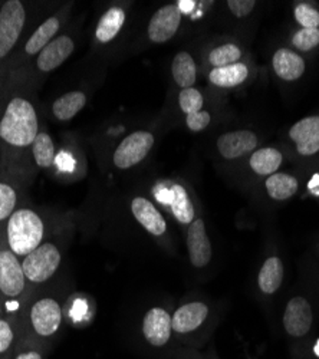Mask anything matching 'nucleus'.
<instances>
[{"label":"nucleus","instance_id":"1","mask_svg":"<svg viewBox=\"0 0 319 359\" xmlns=\"http://www.w3.org/2000/svg\"><path fill=\"white\" fill-rule=\"evenodd\" d=\"M39 134L35 107L22 97L12 98L0 119V140L15 148L32 145Z\"/></svg>","mask_w":319,"mask_h":359},{"label":"nucleus","instance_id":"2","mask_svg":"<svg viewBox=\"0 0 319 359\" xmlns=\"http://www.w3.org/2000/svg\"><path fill=\"white\" fill-rule=\"evenodd\" d=\"M45 226L42 219L29 208H19L8 219L6 236L11 252L26 257L42 245Z\"/></svg>","mask_w":319,"mask_h":359},{"label":"nucleus","instance_id":"3","mask_svg":"<svg viewBox=\"0 0 319 359\" xmlns=\"http://www.w3.org/2000/svg\"><path fill=\"white\" fill-rule=\"evenodd\" d=\"M61 264V253L52 243H42L32 253H29L22 263L23 273L32 283L49 280Z\"/></svg>","mask_w":319,"mask_h":359},{"label":"nucleus","instance_id":"4","mask_svg":"<svg viewBox=\"0 0 319 359\" xmlns=\"http://www.w3.org/2000/svg\"><path fill=\"white\" fill-rule=\"evenodd\" d=\"M25 22V6L19 0H8L0 8V59L6 57L18 43Z\"/></svg>","mask_w":319,"mask_h":359},{"label":"nucleus","instance_id":"5","mask_svg":"<svg viewBox=\"0 0 319 359\" xmlns=\"http://www.w3.org/2000/svg\"><path fill=\"white\" fill-rule=\"evenodd\" d=\"M154 145V135L149 131H135L125 137L114 153V165L127 170L149 156Z\"/></svg>","mask_w":319,"mask_h":359},{"label":"nucleus","instance_id":"6","mask_svg":"<svg viewBox=\"0 0 319 359\" xmlns=\"http://www.w3.org/2000/svg\"><path fill=\"white\" fill-rule=\"evenodd\" d=\"M182 23V8L167 5L160 8L149 23V39L153 43H164L174 38Z\"/></svg>","mask_w":319,"mask_h":359},{"label":"nucleus","instance_id":"7","mask_svg":"<svg viewBox=\"0 0 319 359\" xmlns=\"http://www.w3.org/2000/svg\"><path fill=\"white\" fill-rule=\"evenodd\" d=\"M31 322L35 332L41 337L53 335L61 326L62 309L52 297H45L34 304L31 309Z\"/></svg>","mask_w":319,"mask_h":359},{"label":"nucleus","instance_id":"8","mask_svg":"<svg viewBox=\"0 0 319 359\" xmlns=\"http://www.w3.org/2000/svg\"><path fill=\"white\" fill-rule=\"evenodd\" d=\"M25 282L26 276L18 256L11 250H0V292L16 297L23 292Z\"/></svg>","mask_w":319,"mask_h":359},{"label":"nucleus","instance_id":"9","mask_svg":"<svg viewBox=\"0 0 319 359\" xmlns=\"http://www.w3.org/2000/svg\"><path fill=\"white\" fill-rule=\"evenodd\" d=\"M285 331L294 337H305L312 326V309L305 297L297 296L289 301L283 313Z\"/></svg>","mask_w":319,"mask_h":359},{"label":"nucleus","instance_id":"10","mask_svg":"<svg viewBox=\"0 0 319 359\" xmlns=\"http://www.w3.org/2000/svg\"><path fill=\"white\" fill-rule=\"evenodd\" d=\"M189 257L194 267H205L212 260V243L206 231V224L201 219H196L187 231Z\"/></svg>","mask_w":319,"mask_h":359},{"label":"nucleus","instance_id":"11","mask_svg":"<svg viewBox=\"0 0 319 359\" xmlns=\"http://www.w3.org/2000/svg\"><path fill=\"white\" fill-rule=\"evenodd\" d=\"M289 137L295 142L301 156L316 154L319 151V115L302 118L289 130Z\"/></svg>","mask_w":319,"mask_h":359},{"label":"nucleus","instance_id":"12","mask_svg":"<svg viewBox=\"0 0 319 359\" xmlns=\"http://www.w3.org/2000/svg\"><path fill=\"white\" fill-rule=\"evenodd\" d=\"M257 147V137L247 130L226 133L217 140V149L226 160L243 157Z\"/></svg>","mask_w":319,"mask_h":359},{"label":"nucleus","instance_id":"13","mask_svg":"<svg viewBox=\"0 0 319 359\" xmlns=\"http://www.w3.org/2000/svg\"><path fill=\"white\" fill-rule=\"evenodd\" d=\"M142 334L153 346H164L171 337V316L163 308L150 309L142 320Z\"/></svg>","mask_w":319,"mask_h":359},{"label":"nucleus","instance_id":"14","mask_svg":"<svg viewBox=\"0 0 319 359\" xmlns=\"http://www.w3.org/2000/svg\"><path fill=\"white\" fill-rule=\"evenodd\" d=\"M75 43L69 36H57L38 55L36 67L42 72H50L60 68L74 53Z\"/></svg>","mask_w":319,"mask_h":359},{"label":"nucleus","instance_id":"15","mask_svg":"<svg viewBox=\"0 0 319 359\" xmlns=\"http://www.w3.org/2000/svg\"><path fill=\"white\" fill-rule=\"evenodd\" d=\"M209 308L201 302H191L180 306L171 318V329L177 334H189L196 331L206 320Z\"/></svg>","mask_w":319,"mask_h":359},{"label":"nucleus","instance_id":"16","mask_svg":"<svg viewBox=\"0 0 319 359\" xmlns=\"http://www.w3.org/2000/svg\"><path fill=\"white\" fill-rule=\"evenodd\" d=\"M131 212L135 220L153 236H161L167 230V223L154 204L142 197H135L131 203Z\"/></svg>","mask_w":319,"mask_h":359},{"label":"nucleus","instance_id":"17","mask_svg":"<svg viewBox=\"0 0 319 359\" xmlns=\"http://www.w3.org/2000/svg\"><path fill=\"white\" fill-rule=\"evenodd\" d=\"M272 65L275 74L283 81H298L305 72V61L302 56L289 49H279L275 52Z\"/></svg>","mask_w":319,"mask_h":359},{"label":"nucleus","instance_id":"18","mask_svg":"<svg viewBox=\"0 0 319 359\" xmlns=\"http://www.w3.org/2000/svg\"><path fill=\"white\" fill-rule=\"evenodd\" d=\"M125 23V12L123 8L114 6L109 8L100 19L97 29H95V38L101 43L111 42L115 36L120 34Z\"/></svg>","mask_w":319,"mask_h":359},{"label":"nucleus","instance_id":"19","mask_svg":"<svg viewBox=\"0 0 319 359\" xmlns=\"http://www.w3.org/2000/svg\"><path fill=\"white\" fill-rule=\"evenodd\" d=\"M60 27L61 23L56 16H50L49 19H46L32 34V36L27 39L25 45V52L27 55H39L45 49V46L53 41L55 35L60 31Z\"/></svg>","mask_w":319,"mask_h":359},{"label":"nucleus","instance_id":"20","mask_svg":"<svg viewBox=\"0 0 319 359\" xmlns=\"http://www.w3.org/2000/svg\"><path fill=\"white\" fill-rule=\"evenodd\" d=\"M168 205L179 223L191 224L194 222V205L183 186L174 184L171 187Z\"/></svg>","mask_w":319,"mask_h":359},{"label":"nucleus","instance_id":"21","mask_svg":"<svg viewBox=\"0 0 319 359\" xmlns=\"http://www.w3.org/2000/svg\"><path fill=\"white\" fill-rule=\"evenodd\" d=\"M171 72H172L174 81H176V83L182 89L191 88L196 83L197 69H196L194 59L189 52H179L176 56H174Z\"/></svg>","mask_w":319,"mask_h":359},{"label":"nucleus","instance_id":"22","mask_svg":"<svg viewBox=\"0 0 319 359\" xmlns=\"http://www.w3.org/2000/svg\"><path fill=\"white\" fill-rule=\"evenodd\" d=\"M283 280V263L279 257H269L259 272L257 283L264 293H275Z\"/></svg>","mask_w":319,"mask_h":359},{"label":"nucleus","instance_id":"23","mask_svg":"<svg viewBox=\"0 0 319 359\" xmlns=\"http://www.w3.org/2000/svg\"><path fill=\"white\" fill-rule=\"evenodd\" d=\"M249 75V69L245 64H233L229 67L213 68L209 74V81L220 88H235L246 81Z\"/></svg>","mask_w":319,"mask_h":359},{"label":"nucleus","instance_id":"24","mask_svg":"<svg viewBox=\"0 0 319 359\" xmlns=\"http://www.w3.org/2000/svg\"><path fill=\"white\" fill-rule=\"evenodd\" d=\"M265 186L271 198L282 201L295 196V193L298 191L299 183L298 180L292 175L275 172L268 177Z\"/></svg>","mask_w":319,"mask_h":359},{"label":"nucleus","instance_id":"25","mask_svg":"<svg viewBox=\"0 0 319 359\" xmlns=\"http://www.w3.org/2000/svg\"><path fill=\"white\" fill-rule=\"evenodd\" d=\"M86 104V95L81 91H71L57 98L52 105V112L60 121H69Z\"/></svg>","mask_w":319,"mask_h":359},{"label":"nucleus","instance_id":"26","mask_svg":"<svg viewBox=\"0 0 319 359\" xmlns=\"http://www.w3.org/2000/svg\"><path fill=\"white\" fill-rule=\"evenodd\" d=\"M282 154L275 148H262L250 157V167L259 175H272L282 164Z\"/></svg>","mask_w":319,"mask_h":359},{"label":"nucleus","instance_id":"27","mask_svg":"<svg viewBox=\"0 0 319 359\" xmlns=\"http://www.w3.org/2000/svg\"><path fill=\"white\" fill-rule=\"evenodd\" d=\"M35 163L41 168H48L55 163V144L49 134L39 133L32 144Z\"/></svg>","mask_w":319,"mask_h":359},{"label":"nucleus","instance_id":"28","mask_svg":"<svg viewBox=\"0 0 319 359\" xmlns=\"http://www.w3.org/2000/svg\"><path fill=\"white\" fill-rule=\"evenodd\" d=\"M240 56H242V50L239 46H236L235 43H226L210 52L209 62L215 68H222V67L238 64Z\"/></svg>","mask_w":319,"mask_h":359},{"label":"nucleus","instance_id":"29","mask_svg":"<svg viewBox=\"0 0 319 359\" xmlns=\"http://www.w3.org/2000/svg\"><path fill=\"white\" fill-rule=\"evenodd\" d=\"M18 194L11 184L0 182V223L8 220L16 208Z\"/></svg>","mask_w":319,"mask_h":359},{"label":"nucleus","instance_id":"30","mask_svg":"<svg viewBox=\"0 0 319 359\" xmlns=\"http://www.w3.org/2000/svg\"><path fill=\"white\" fill-rule=\"evenodd\" d=\"M179 104H180L182 111L186 115H190V114L201 111L203 104H205V100H203V95L198 89L191 86V88L182 89V93L179 95Z\"/></svg>","mask_w":319,"mask_h":359},{"label":"nucleus","instance_id":"31","mask_svg":"<svg viewBox=\"0 0 319 359\" xmlns=\"http://www.w3.org/2000/svg\"><path fill=\"white\" fill-rule=\"evenodd\" d=\"M292 43L298 50H302V52L312 50L313 48H316L319 45V29L302 27L301 31H298L294 35Z\"/></svg>","mask_w":319,"mask_h":359},{"label":"nucleus","instance_id":"32","mask_svg":"<svg viewBox=\"0 0 319 359\" xmlns=\"http://www.w3.org/2000/svg\"><path fill=\"white\" fill-rule=\"evenodd\" d=\"M295 19L304 27H316L319 26V12L311 5L301 4L295 8Z\"/></svg>","mask_w":319,"mask_h":359},{"label":"nucleus","instance_id":"33","mask_svg":"<svg viewBox=\"0 0 319 359\" xmlns=\"http://www.w3.org/2000/svg\"><path fill=\"white\" fill-rule=\"evenodd\" d=\"M210 114L208 111H198V112H194V114H190L186 116V124L189 127L190 131L193 133H200L203 130H206L210 124Z\"/></svg>","mask_w":319,"mask_h":359},{"label":"nucleus","instance_id":"34","mask_svg":"<svg viewBox=\"0 0 319 359\" xmlns=\"http://www.w3.org/2000/svg\"><path fill=\"white\" fill-rule=\"evenodd\" d=\"M254 0H229L227 8L236 18H245L254 9Z\"/></svg>","mask_w":319,"mask_h":359},{"label":"nucleus","instance_id":"35","mask_svg":"<svg viewBox=\"0 0 319 359\" xmlns=\"http://www.w3.org/2000/svg\"><path fill=\"white\" fill-rule=\"evenodd\" d=\"M13 329L9 322L0 319V355L6 352L13 342Z\"/></svg>","mask_w":319,"mask_h":359},{"label":"nucleus","instance_id":"36","mask_svg":"<svg viewBox=\"0 0 319 359\" xmlns=\"http://www.w3.org/2000/svg\"><path fill=\"white\" fill-rule=\"evenodd\" d=\"M16 359H42V356H41V353H38L35 351H29V352H23L20 355H18Z\"/></svg>","mask_w":319,"mask_h":359},{"label":"nucleus","instance_id":"37","mask_svg":"<svg viewBox=\"0 0 319 359\" xmlns=\"http://www.w3.org/2000/svg\"><path fill=\"white\" fill-rule=\"evenodd\" d=\"M309 190L313 193V194H316V196H319V175H315L313 178H312V182L309 183Z\"/></svg>","mask_w":319,"mask_h":359},{"label":"nucleus","instance_id":"38","mask_svg":"<svg viewBox=\"0 0 319 359\" xmlns=\"http://www.w3.org/2000/svg\"><path fill=\"white\" fill-rule=\"evenodd\" d=\"M315 353L319 356V341H318V344L315 345Z\"/></svg>","mask_w":319,"mask_h":359}]
</instances>
